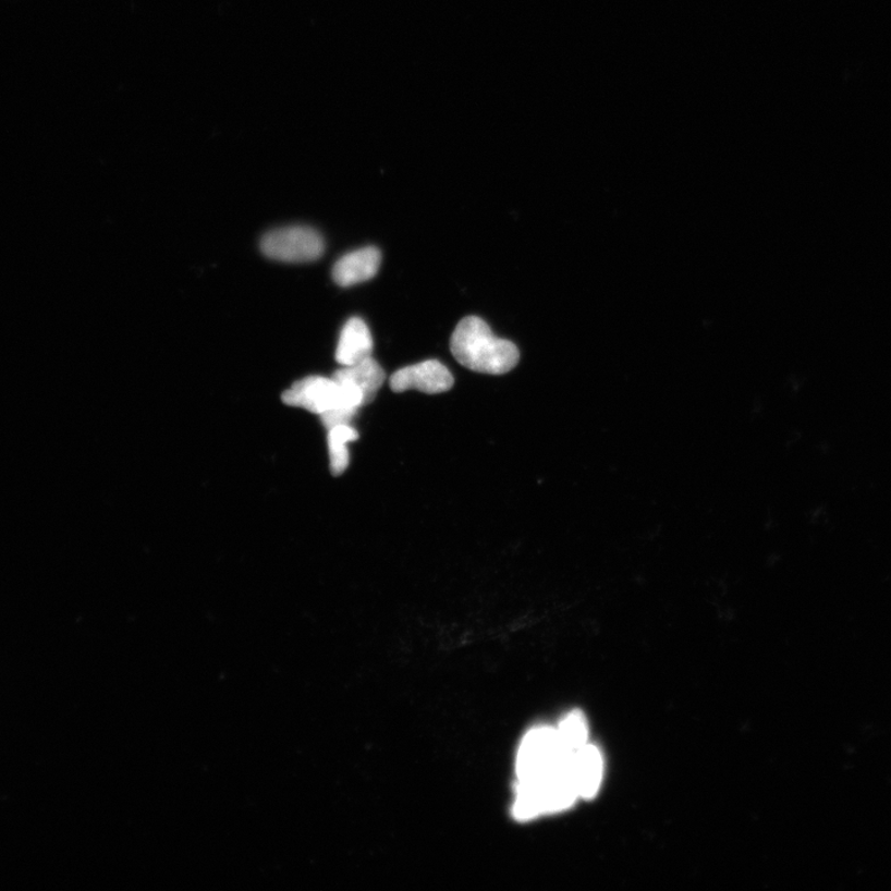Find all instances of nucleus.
Returning a JSON list of instances; mask_svg holds the SVG:
<instances>
[{
  "mask_svg": "<svg viewBox=\"0 0 891 891\" xmlns=\"http://www.w3.org/2000/svg\"><path fill=\"white\" fill-rule=\"evenodd\" d=\"M451 352L463 367L489 376L505 375L521 359L520 350L513 342L498 339L476 316L463 318L457 325L451 338Z\"/></svg>",
  "mask_w": 891,
  "mask_h": 891,
  "instance_id": "obj_1",
  "label": "nucleus"
},
{
  "mask_svg": "<svg viewBox=\"0 0 891 891\" xmlns=\"http://www.w3.org/2000/svg\"><path fill=\"white\" fill-rule=\"evenodd\" d=\"M574 756L563 749L558 730L552 727H536L524 736L516 757V776L520 783H536L553 774L554 771Z\"/></svg>",
  "mask_w": 891,
  "mask_h": 891,
  "instance_id": "obj_2",
  "label": "nucleus"
},
{
  "mask_svg": "<svg viewBox=\"0 0 891 891\" xmlns=\"http://www.w3.org/2000/svg\"><path fill=\"white\" fill-rule=\"evenodd\" d=\"M264 256L278 261L307 263L320 259L325 252L322 235L310 227H286L268 233L260 243Z\"/></svg>",
  "mask_w": 891,
  "mask_h": 891,
  "instance_id": "obj_3",
  "label": "nucleus"
},
{
  "mask_svg": "<svg viewBox=\"0 0 891 891\" xmlns=\"http://www.w3.org/2000/svg\"><path fill=\"white\" fill-rule=\"evenodd\" d=\"M453 383L452 373L436 359L399 369L389 380L390 389L395 393L417 390L430 395L449 392Z\"/></svg>",
  "mask_w": 891,
  "mask_h": 891,
  "instance_id": "obj_4",
  "label": "nucleus"
},
{
  "mask_svg": "<svg viewBox=\"0 0 891 891\" xmlns=\"http://www.w3.org/2000/svg\"><path fill=\"white\" fill-rule=\"evenodd\" d=\"M380 263L381 254L376 247L354 251L334 264L332 277L343 288L365 283L377 276Z\"/></svg>",
  "mask_w": 891,
  "mask_h": 891,
  "instance_id": "obj_5",
  "label": "nucleus"
},
{
  "mask_svg": "<svg viewBox=\"0 0 891 891\" xmlns=\"http://www.w3.org/2000/svg\"><path fill=\"white\" fill-rule=\"evenodd\" d=\"M578 797L594 798L601 788L603 779V758L601 752L593 744H586L572 757Z\"/></svg>",
  "mask_w": 891,
  "mask_h": 891,
  "instance_id": "obj_6",
  "label": "nucleus"
},
{
  "mask_svg": "<svg viewBox=\"0 0 891 891\" xmlns=\"http://www.w3.org/2000/svg\"><path fill=\"white\" fill-rule=\"evenodd\" d=\"M371 352L373 339L369 327L362 318L352 317L342 329L335 361L342 367H349L371 357Z\"/></svg>",
  "mask_w": 891,
  "mask_h": 891,
  "instance_id": "obj_7",
  "label": "nucleus"
},
{
  "mask_svg": "<svg viewBox=\"0 0 891 891\" xmlns=\"http://www.w3.org/2000/svg\"><path fill=\"white\" fill-rule=\"evenodd\" d=\"M334 378L347 380L365 396L366 405L376 399L379 389L386 383V371L379 363L369 357L357 365L342 367L333 375Z\"/></svg>",
  "mask_w": 891,
  "mask_h": 891,
  "instance_id": "obj_8",
  "label": "nucleus"
},
{
  "mask_svg": "<svg viewBox=\"0 0 891 891\" xmlns=\"http://www.w3.org/2000/svg\"><path fill=\"white\" fill-rule=\"evenodd\" d=\"M359 434L351 425H339L329 430L330 469L338 477L349 468V443L357 441Z\"/></svg>",
  "mask_w": 891,
  "mask_h": 891,
  "instance_id": "obj_9",
  "label": "nucleus"
},
{
  "mask_svg": "<svg viewBox=\"0 0 891 891\" xmlns=\"http://www.w3.org/2000/svg\"><path fill=\"white\" fill-rule=\"evenodd\" d=\"M558 734L563 749L567 753L575 754L584 748L588 739V725L584 713L579 711L569 713L560 723Z\"/></svg>",
  "mask_w": 891,
  "mask_h": 891,
  "instance_id": "obj_10",
  "label": "nucleus"
}]
</instances>
